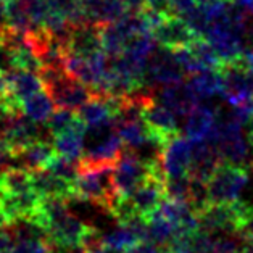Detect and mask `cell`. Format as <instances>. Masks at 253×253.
<instances>
[{
    "mask_svg": "<svg viewBox=\"0 0 253 253\" xmlns=\"http://www.w3.org/2000/svg\"><path fill=\"white\" fill-rule=\"evenodd\" d=\"M115 166H81L73 182L75 197L89 200L110 213L115 200L118 199L113 179ZM112 214V213H110Z\"/></svg>",
    "mask_w": 253,
    "mask_h": 253,
    "instance_id": "cell-1",
    "label": "cell"
},
{
    "mask_svg": "<svg viewBox=\"0 0 253 253\" xmlns=\"http://www.w3.org/2000/svg\"><path fill=\"white\" fill-rule=\"evenodd\" d=\"M252 169L253 168L250 166L221 163L207 182L210 203L237 202L242 190L249 184Z\"/></svg>",
    "mask_w": 253,
    "mask_h": 253,
    "instance_id": "cell-2",
    "label": "cell"
},
{
    "mask_svg": "<svg viewBox=\"0 0 253 253\" xmlns=\"http://www.w3.org/2000/svg\"><path fill=\"white\" fill-rule=\"evenodd\" d=\"M150 172H155V174L165 177L162 165L160 163L147 165L137 157V153L134 150L125 147V150H123L113 171L116 194L120 197H129L145 181Z\"/></svg>",
    "mask_w": 253,
    "mask_h": 253,
    "instance_id": "cell-3",
    "label": "cell"
},
{
    "mask_svg": "<svg viewBox=\"0 0 253 253\" xmlns=\"http://www.w3.org/2000/svg\"><path fill=\"white\" fill-rule=\"evenodd\" d=\"M36 123L23 112L7 116L0 123V137H2L16 157L23 149L42 139V131Z\"/></svg>",
    "mask_w": 253,
    "mask_h": 253,
    "instance_id": "cell-4",
    "label": "cell"
},
{
    "mask_svg": "<svg viewBox=\"0 0 253 253\" xmlns=\"http://www.w3.org/2000/svg\"><path fill=\"white\" fill-rule=\"evenodd\" d=\"M184 76L186 73L177 63L172 50L158 45L147 63L145 83L150 84L152 87H163V85L182 81Z\"/></svg>",
    "mask_w": 253,
    "mask_h": 253,
    "instance_id": "cell-5",
    "label": "cell"
},
{
    "mask_svg": "<svg viewBox=\"0 0 253 253\" xmlns=\"http://www.w3.org/2000/svg\"><path fill=\"white\" fill-rule=\"evenodd\" d=\"M152 36L158 45L169 48V50H176V48L181 47H190L200 38L189 26V23L184 18L174 13L165 15L162 23L152 29Z\"/></svg>",
    "mask_w": 253,
    "mask_h": 253,
    "instance_id": "cell-6",
    "label": "cell"
},
{
    "mask_svg": "<svg viewBox=\"0 0 253 253\" xmlns=\"http://www.w3.org/2000/svg\"><path fill=\"white\" fill-rule=\"evenodd\" d=\"M190 162H192V142L187 137H181L177 134L163 145L160 165L165 179L189 176Z\"/></svg>",
    "mask_w": 253,
    "mask_h": 253,
    "instance_id": "cell-7",
    "label": "cell"
},
{
    "mask_svg": "<svg viewBox=\"0 0 253 253\" xmlns=\"http://www.w3.org/2000/svg\"><path fill=\"white\" fill-rule=\"evenodd\" d=\"M219 71L224 81L223 95L231 107H237L253 95V75L240 60L236 63H224Z\"/></svg>",
    "mask_w": 253,
    "mask_h": 253,
    "instance_id": "cell-8",
    "label": "cell"
},
{
    "mask_svg": "<svg viewBox=\"0 0 253 253\" xmlns=\"http://www.w3.org/2000/svg\"><path fill=\"white\" fill-rule=\"evenodd\" d=\"M142 118L150 129V134L160 144L165 145L169 139L179 134L177 116L165 103L157 102L155 97L150 98L142 108Z\"/></svg>",
    "mask_w": 253,
    "mask_h": 253,
    "instance_id": "cell-9",
    "label": "cell"
},
{
    "mask_svg": "<svg viewBox=\"0 0 253 253\" xmlns=\"http://www.w3.org/2000/svg\"><path fill=\"white\" fill-rule=\"evenodd\" d=\"M165 181L166 179L163 176L150 172L145 181L127 197L135 214L147 219L160 207V203L166 197Z\"/></svg>",
    "mask_w": 253,
    "mask_h": 253,
    "instance_id": "cell-10",
    "label": "cell"
},
{
    "mask_svg": "<svg viewBox=\"0 0 253 253\" xmlns=\"http://www.w3.org/2000/svg\"><path fill=\"white\" fill-rule=\"evenodd\" d=\"M158 100L171 108L179 118H186L202 100L190 87L189 83L177 81L168 85H163L158 90Z\"/></svg>",
    "mask_w": 253,
    "mask_h": 253,
    "instance_id": "cell-11",
    "label": "cell"
},
{
    "mask_svg": "<svg viewBox=\"0 0 253 253\" xmlns=\"http://www.w3.org/2000/svg\"><path fill=\"white\" fill-rule=\"evenodd\" d=\"M221 163H223V160H221L219 152L211 140L203 139L192 142V162H190L189 169L190 177L208 182V179L213 176V172Z\"/></svg>",
    "mask_w": 253,
    "mask_h": 253,
    "instance_id": "cell-12",
    "label": "cell"
},
{
    "mask_svg": "<svg viewBox=\"0 0 253 253\" xmlns=\"http://www.w3.org/2000/svg\"><path fill=\"white\" fill-rule=\"evenodd\" d=\"M66 50L81 55V57H90V55L103 50L102 24L89 21L81 26H75L70 34V39H68Z\"/></svg>",
    "mask_w": 253,
    "mask_h": 253,
    "instance_id": "cell-13",
    "label": "cell"
},
{
    "mask_svg": "<svg viewBox=\"0 0 253 253\" xmlns=\"http://www.w3.org/2000/svg\"><path fill=\"white\" fill-rule=\"evenodd\" d=\"M31 179H33V187L39 194L41 199H48V197H58V199H73L75 197V186L71 181L53 174L48 169H36L31 171Z\"/></svg>",
    "mask_w": 253,
    "mask_h": 253,
    "instance_id": "cell-14",
    "label": "cell"
},
{
    "mask_svg": "<svg viewBox=\"0 0 253 253\" xmlns=\"http://www.w3.org/2000/svg\"><path fill=\"white\" fill-rule=\"evenodd\" d=\"M216 116H218V112H216L211 105L200 102L186 116V123H184L186 137L192 142L207 139L216 123Z\"/></svg>",
    "mask_w": 253,
    "mask_h": 253,
    "instance_id": "cell-15",
    "label": "cell"
},
{
    "mask_svg": "<svg viewBox=\"0 0 253 253\" xmlns=\"http://www.w3.org/2000/svg\"><path fill=\"white\" fill-rule=\"evenodd\" d=\"M7 76L10 94L13 95L18 102H24L26 98L33 97L44 89V83H42L41 75L34 71L20 70V68H10V70L3 71Z\"/></svg>",
    "mask_w": 253,
    "mask_h": 253,
    "instance_id": "cell-16",
    "label": "cell"
},
{
    "mask_svg": "<svg viewBox=\"0 0 253 253\" xmlns=\"http://www.w3.org/2000/svg\"><path fill=\"white\" fill-rule=\"evenodd\" d=\"M55 155H57V150H55L53 142L41 139L34 142V144L28 145L26 149H23L15 157V162H18V166H21L24 169L36 171L47 168Z\"/></svg>",
    "mask_w": 253,
    "mask_h": 253,
    "instance_id": "cell-17",
    "label": "cell"
},
{
    "mask_svg": "<svg viewBox=\"0 0 253 253\" xmlns=\"http://www.w3.org/2000/svg\"><path fill=\"white\" fill-rule=\"evenodd\" d=\"M85 127L87 126H85L84 123H79L78 126L52 137L53 139L52 142H53L57 153H60V155H63L70 160H75V162H79L84 153Z\"/></svg>",
    "mask_w": 253,
    "mask_h": 253,
    "instance_id": "cell-18",
    "label": "cell"
},
{
    "mask_svg": "<svg viewBox=\"0 0 253 253\" xmlns=\"http://www.w3.org/2000/svg\"><path fill=\"white\" fill-rule=\"evenodd\" d=\"M115 125H116V131H118L123 144L131 150L139 149L140 145H144L147 140L153 137L150 134L149 126H147V123L144 121L142 116H139V118L116 121Z\"/></svg>",
    "mask_w": 253,
    "mask_h": 253,
    "instance_id": "cell-19",
    "label": "cell"
},
{
    "mask_svg": "<svg viewBox=\"0 0 253 253\" xmlns=\"http://www.w3.org/2000/svg\"><path fill=\"white\" fill-rule=\"evenodd\" d=\"M189 84L200 100H207L214 95H223L224 81L219 70H203L189 76Z\"/></svg>",
    "mask_w": 253,
    "mask_h": 253,
    "instance_id": "cell-20",
    "label": "cell"
},
{
    "mask_svg": "<svg viewBox=\"0 0 253 253\" xmlns=\"http://www.w3.org/2000/svg\"><path fill=\"white\" fill-rule=\"evenodd\" d=\"M78 116L81 118V121L85 126H95L113 118V108L108 97L95 95L78 110Z\"/></svg>",
    "mask_w": 253,
    "mask_h": 253,
    "instance_id": "cell-21",
    "label": "cell"
},
{
    "mask_svg": "<svg viewBox=\"0 0 253 253\" xmlns=\"http://www.w3.org/2000/svg\"><path fill=\"white\" fill-rule=\"evenodd\" d=\"M57 105L53 103L52 97L47 92H39L33 97L26 98L24 102H21V110L23 113L29 116L31 120L36 123H47L48 118L53 115V110Z\"/></svg>",
    "mask_w": 253,
    "mask_h": 253,
    "instance_id": "cell-22",
    "label": "cell"
},
{
    "mask_svg": "<svg viewBox=\"0 0 253 253\" xmlns=\"http://www.w3.org/2000/svg\"><path fill=\"white\" fill-rule=\"evenodd\" d=\"M79 123H83L81 118L78 116V112L75 110H68V108H60L58 112H53V115L48 118L45 123L47 132L50 137H55L61 132L68 131V129L78 126Z\"/></svg>",
    "mask_w": 253,
    "mask_h": 253,
    "instance_id": "cell-23",
    "label": "cell"
},
{
    "mask_svg": "<svg viewBox=\"0 0 253 253\" xmlns=\"http://www.w3.org/2000/svg\"><path fill=\"white\" fill-rule=\"evenodd\" d=\"M189 48L192 50L194 57L202 65L203 70H219L223 66L219 55L216 53L213 45L205 38H199Z\"/></svg>",
    "mask_w": 253,
    "mask_h": 253,
    "instance_id": "cell-24",
    "label": "cell"
},
{
    "mask_svg": "<svg viewBox=\"0 0 253 253\" xmlns=\"http://www.w3.org/2000/svg\"><path fill=\"white\" fill-rule=\"evenodd\" d=\"M13 242L11 253H53V245L47 237L20 239Z\"/></svg>",
    "mask_w": 253,
    "mask_h": 253,
    "instance_id": "cell-25",
    "label": "cell"
},
{
    "mask_svg": "<svg viewBox=\"0 0 253 253\" xmlns=\"http://www.w3.org/2000/svg\"><path fill=\"white\" fill-rule=\"evenodd\" d=\"M171 13H174L177 16H186L189 11H192L197 5L195 0H168Z\"/></svg>",
    "mask_w": 253,
    "mask_h": 253,
    "instance_id": "cell-26",
    "label": "cell"
},
{
    "mask_svg": "<svg viewBox=\"0 0 253 253\" xmlns=\"http://www.w3.org/2000/svg\"><path fill=\"white\" fill-rule=\"evenodd\" d=\"M125 253H166V249L150 242V240H144V242H139L131 249H127Z\"/></svg>",
    "mask_w": 253,
    "mask_h": 253,
    "instance_id": "cell-27",
    "label": "cell"
},
{
    "mask_svg": "<svg viewBox=\"0 0 253 253\" xmlns=\"http://www.w3.org/2000/svg\"><path fill=\"white\" fill-rule=\"evenodd\" d=\"M11 162H15L13 150L10 149V145L7 142L0 137V171L3 168H7V166H10Z\"/></svg>",
    "mask_w": 253,
    "mask_h": 253,
    "instance_id": "cell-28",
    "label": "cell"
},
{
    "mask_svg": "<svg viewBox=\"0 0 253 253\" xmlns=\"http://www.w3.org/2000/svg\"><path fill=\"white\" fill-rule=\"evenodd\" d=\"M13 237L5 226L0 224V253H11L13 250Z\"/></svg>",
    "mask_w": 253,
    "mask_h": 253,
    "instance_id": "cell-29",
    "label": "cell"
},
{
    "mask_svg": "<svg viewBox=\"0 0 253 253\" xmlns=\"http://www.w3.org/2000/svg\"><path fill=\"white\" fill-rule=\"evenodd\" d=\"M240 61H242V65L253 75V34H250V42L244 48V53H242Z\"/></svg>",
    "mask_w": 253,
    "mask_h": 253,
    "instance_id": "cell-30",
    "label": "cell"
},
{
    "mask_svg": "<svg viewBox=\"0 0 253 253\" xmlns=\"http://www.w3.org/2000/svg\"><path fill=\"white\" fill-rule=\"evenodd\" d=\"M144 5H145V7L160 10V11H166V13H171L169 5H168V0H144Z\"/></svg>",
    "mask_w": 253,
    "mask_h": 253,
    "instance_id": "cell-31",
    "label": "cell"
},
{
    "mask_svg": "<svg viewBox=\"0 0 253 253\" xmlns=\"http://www.w3.org/2000/svg\"><path fill=\"white\" fill-rule=\"evenodd\" d=\"M108 250L103 249V245L98 242V244H94V245H89L84 249V253H107Z\"/></svg>",
    "mask_w": 253,
    "mask_h": 253,
    "instance_id": "cell-32",
    "label": "cell"
},
{
    "mask_svg": "<svg viewBox=\"0 0 253 253\" xmlns=\"http://www.w3.org/2000/svg\"><path fill=\"white\" fill-rule=\"evenodd\" d=\"M10 0H0V23L5 21V15H7V7Z\"/></svg>",
    "mask_w": 253,
    "mask_h": 253,
    "instance_id": "cell-33",
    "label": "cell"
},
{
    "mask_svg": "<svg viewBox=\"0 0 253 253\" xmlns=\"http://www.w3.org/2000/svg\"><path fill=\"white\" fill-rule=\"evenodd\" d=\"M247 137H249V142L253 145V118L247 123Z\"/></svg>",
    "mask_w": 253,
    "mask_h": 253,
    "instance_id": "cell-34",
    "label": "cell"
},
{
    "mask_svg": "<svg viewBox=\"0 0 253 253\" xmlns=\"http://www.w3.org/2000/svg\"><path fill=\"white\" fill-rule=\"evenodd\" d=\"M195 2H197V3H199V5H202V3H205V2H208V0H195Z\"/></svg>",
    "mask_w": 253,
    "mask_h": 253,
    "instance_id": "cell-35",
    "label": "cell"
},
{
    "mask_svg": "<svg viewBox=\"0 0 253 253\" xmlns=\"http://www.w3.org/2000/svg\"><path fill=\"white\" fill-rule=\"evenodd\" d=\"M250 34H253V26L250 28Z\"/></svg>",
    "mask_w": 253,
    "mask_h": 253,
    "instance_id": "cell-36",
    "label": "cell"
},
{
    "mask_svg": "<svg viewBox=\"0 0 253 253\" xmlns=\"http://www.w3.org/2000/svg\"><path fill=\"white\" fill-rule=\"evenodd\" d=\"M166 253H171V252H168V250H166Z\"/></svg>",
    "mask_w": 253,
    "mask_h": 253,
    "instance_id": "cell-37",
    "label": "cell"
},
{
    "mask_svg": "<svg viewBox=\"0 0 253 253\" xmlns=\"http://www.w3.org/2000/svg\"><path fill=\"white\" fill-rule=\"evenodd\" d=\"M0 71H2V66H0Z\"/></svg>",
    "mask_w": 253,
    "mask_h": 253,
    "instance_id": "cell-38",
    "label": "cell"
},
{
    "mask_svg": "<svg viewBox=\"0 0 253 253\" xmlns=\"http://www.w3.org/2000/svg\"><path fill=\"white\" fill-rule=\"evenodd\" d=\"M239 253H242V252H239Z\"/></svg>",
    "mask_w": 253,
    "mask_h": 253,
    "instance_id": "cell-39",
    "label": "cell"
}]
</instances>
